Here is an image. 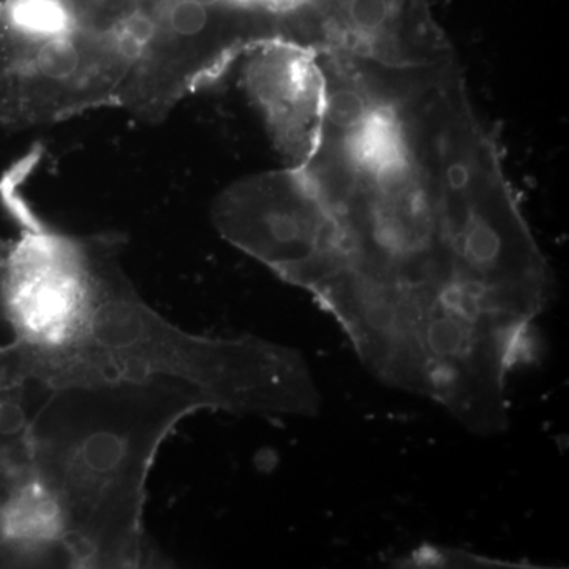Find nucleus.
I'll return each instance as SVG.
<instances>
[{
	"mask_svg": "<svg viewBox=\"0 0 569 569\" xmlns=\"http://www.w3.org/2000/svg\"><path fill=\"white\" fill-rule=\"evenodd\" d=\"M320 67L316 149L231 183L217 230L312 296L381 383L505 432L553 279L458 61Z\"/></svg>",
	"mask_w": 569,
	"mask_h": 569,
	"instance_id": "1",
	"label": "nucleus"
},
{
	"mask_svg": "<svg viewBox=\"0 0 569 569\" xmlns=\"http://www.w3.org/2000/svg\"><path fill=\"white\" fill-rule=\"evenodd\" d=\"M242 88L284 167L316 149L325 114V77L317 52L293 41L258 44L241 58Z\"/></svg>",
	"mask_w": 569,
	"mask_h": 569,
	"instance_id": "4",
	"label": "nucleus"
},
{
	"mask_svg": "<svg viewBox=\"0 0 569 569\" xmlns=\"http://www.w3.org/2000/svg\"><path fill=\"white\" fill-rule=\"evenodd\" d=\"M301 40L321 54L383 69L456 61L429 0H309Z\"/></svg>",
	"mask_w": 569,
	"mask_h": 569,
	"instance_id": "3",
	"label": "nucleus"
},
{
	"mask_svg": "<svg viewBox=\"0 0 569 569\" xmlns=\"http://www.w3.org/2000/svg\"><path fill=\"white\" fill-rule=\"evenodd\" d=\"M24 486V470L18 449L0 447V560L11 542V512Z\"/></svg>",
	"mask_w": 569,
	"mask_h": 569,
	"instance_id": "5",
	"label": "nucleus"
},
{
	"mask_svg": "<svg viewBox=\"0 0 569 569\" xmlns=\"http://www.w3.org/2000/svg\"><path fill=\"white\" fill-rule=\"evenodd\" d=\"M400 563L421 568H518V565L511 563V561L489 559V557L477 556L468 550L443 548L415 550L410 557L400 560Z\"/></svg>",
	"mask_w": 569,
	"mask_h": 569,
	"instance_id": "6",
	"label": "nucleus"
},
{
	"mask_svg": "<svg viewBox=\"0 0 569 569\" xmlns=\"http://www.w3.org/2000/svg\"><path fill=\"white\" fill-rule=\"evenodd\" d=\"M200 410H209L203 397L170 380L121 378L51 389L29 427V456L71 563H140L149 470L164 438Z\"/></svg>",
	"mask_w": 569,
	"mask_h": 569,
	"instance_id": "2",
	"label": "nucleus"
}]
</instances>
